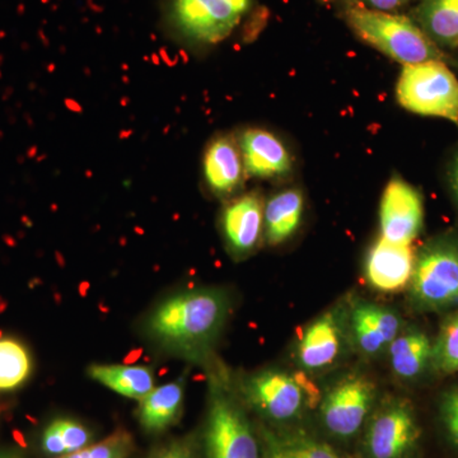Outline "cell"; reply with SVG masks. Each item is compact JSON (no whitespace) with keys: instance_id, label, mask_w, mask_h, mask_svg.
<instances>
[{"instance_id":"obj_26","label":"cell","mask_w":458,"mask_h":458,"mask_svg":"<svg viewBox=\"0 0 458 458\" xmlns=\"http://www.w3.org/2000/svg\"><path fill=\"white\" fill-rule=\"evenodd\" d=\"M50 424L64 447L65 456L89 447L90 442H92V434L83 424L72 420V419H56Z\"/></svg>"},{"instance_id":"obj_18","label":"cell","mask_w":458,"mask_h":458,"mask_svg":"<svg viewBox=\"0 0 458 458\" xmlns=\"http://www.w3.org/2000/svg\"><path fill=\"white\" fill-rule=\"evenodd\" d=\"M304 198L298 189H286L265 204L264 236L270 246H278L293 236L302 223Z\"/></svg>"},{"instance_id":"obj_23","label":"cell","mask_w":458,"mask_h":458,"mask_svg":"<svg viewBox=\"0 0 458 458\" xmlns=\"http://www.w3.org/2000/svg\"><path fill=\"white\" fill-rule=\"evenodd\" d=\"M31 360L25 346L16 340H0V390H12L26 381Z\"/></svg>"},{"instance_id":"obj_13","label":"cell","mask_w":458,"mask_h":458,"mask_svg":"<svg viewBox=\"0 0 458 458\" xmlns=\"http://www.w3.org/2000/svg\"><path fill=\"white\" fill-rule=\"evenodd\" d=\"M246 174L256 179H282L293 170V158L285 144L269 131L250 128L237 138Z\"/></svg>"},{"instance_id":"obj_10","label":"cell","mask_w":458,"mask_h":458,"mask_svg":"<svg viewBox=\"0 0 458 458\" xmlns=\"http://www.w3.org/2000/svg\"><path fill=\"white\" fill-rule=\"evenodd\" d=\"M423 223L424 204L420 192L403 177L394 176L386 186L379 207L381 237L390 242L411 245L420 233Z\"/></svg>"},{"instance_id":"obj_9","label":"cell","mask_w":458,"mask_h":458,"mask_svg":"<svg viewBox=\"0 0 458 458\" xmlns=\"http://www.w3.org/2000/svg\"><path fill=\"white\" fill-rule=\"evenodd\" d=\"M376 403V385L366 376H349L322 396L319 420L328 436L351 441L360 436Z\"/></svg>"},{"instance_id":"obj_8","label":"cell","mask_w":458,"mask_h":458,"mask_svg":"<svg viewBox=\"0 0 458 458\" xmlns=\"http://www.w3.org/2000/svg\"><path fill=\"white\" fill-rule=\"evenodd\" d=\"M251 0H167V21L177 35L213 45L231 35Z\"/></svg>"},{"instance_id":"obj_14","label":"cell","mask_w":458,"mask_h":458,"mask_svg":"<svg viewBox=\"0 0 458 458\" xmlns=\"http://www.w3.org/2000/svg\"><path fill=\"white\" fill-rule=\"evenodd\" d=\"M203 176L208 188L216 197H228L242 188L245 165L233 135H218L205 148Z\"/></svg>"},{"instance_id":"obj_15","label":"cell","mask_w":458,"mask_h":458,"mask_svg":"<svg viewBox=\"0 0 458 458\" xmlns=\"http://www.w3.org/2000/svg\"><path fill=\"white\" fill-rule=\"evenodd\" d=\"M343 348V322L339 312L328 311L307 327L297 346L301 369L316 372L333 366Z\"/></svg>"},{"instance_id":"obj_4","label":"cell","mask_w":458,"mask_h":458,"mask_svg":"<svg viewBox=\"0 0 458 458\" xmlns=\"http://www.w3.org/2000/svg\"><path fill=\"white\" fill-rule=\"evenodd\" d=\"M203 452L205 458H262L259 429L247 417L243 401L222 375L213 376L210 382Z\"/></svg>"},{"instance_id":"obj_29","label":"cell","mask_w":458,"mask_h":458,"mask_svg":"<svg viewBox=\"0 0 458 458\" xmlns=\"http://www.w3.org/2000/svg\"><path fill=\"white\" fill-rule=\"evenodd\" d=\"M450 183L452 192H454V197L456 199V203L458 205V152L454 155V159H452L451 162Z\"/></svg>"},{"instance_id":"obj_24","label":"cell","mask_w":458,"mask_h":458,"mask_svg":"<svg viewBox=\"0 0 458 458\" xmlns=\"http://www.w3.org/2000/svg\"><path fill=\"white\" fill-rule=\"evenodd\" d=\"M432 366L445 375L458 372V311L443 324L433 343Z\"/></svg>"},{"instance_id":"obj_7","label":"cell","mask_w":458,"mask_h":458,"mask_svg":"<svg viewBox=\"0 0 458 458\" xmlns=\"http://www.w3.org/2000/svg\"><path fill=\"white\" fill-rule=\"evenodd\" d=\"M396 96L410 113L441 117L458 125V80L442 60L403 65Z\"/></svg>"},{"instance_id":"obj_3","label":"cell","mask_w":458,"mask_h":458,"mask_svg":"<svg viewBox=\"0 0 458 458\" xmlns=\"http://www.w3.org/2000/svg\"><path fill=\"white\" fill-rule=\"evenodd\" d=\"M345 21L358 38L403 65L443 59L439 47L409 17L354 5L346 9Z\"/></svg>"},{"instance_id":"obj_31","label":"cell","mask_w":458,"mask_h":458,"mask_svg":"<svg viewBox=\"0 0 458 458\" xmlns=\"http://www.w3.org/2000/svg\"><path fill=\"white\" fill-rule=\"evenodd\" d=\"M57 458H89V447L84 448L82 451L74 452V454H66V456L57 457ZM117 458H128V457H117Z\"/></svg>"},{"instance_id":"obj_11","label":"cell","mask_w":458,"mask_h":458,"mask_svg":"<svg viewBox=\"0 0 458 458\" xmlns=\"http://www.w3.org/2000/svg\"><path fill=\"white\" fill-rule=\"evenodd\" d=\"M265 203L259 191L247 192L232 200L222 214L225 243L234 256L255 251L264 236Z\"/></svg>"},{"instance_id":"obj_22","label":"cell","mask_w":458,"mask_h":458,"mask_svg":"<svg viewBox=\"0 0 458 458\" xmlns=\"http://www.w3.org/2000/svg\"><path fill=\"white\" fill-rule=\"evenodd\" d=\"M89 376L99 384L106 386L129 399L143 400L155 388L152 369L144 366H92Z\"/></svg>"},{"instance_id":"obj_28","label":"cell","mask_w":458,"mask_h":458,"mask_svg":"<svg viewBox=\"0 0 458 458\" xmlns=\"http://www.w3.org/2000/svg\"><path fill=\"white\" fill-rule=\"evenodd\" d=\"M364 7L381 12H394L403 7L410 0H360Z\"/></svg>"},{"instance_id":"obj_1","label":"cell","mask_w":458,"mask_h":458,"mask_svg":"<svg viewBox=\"0 0 458 458\" xmlns=\"http://www.w3.org/2000/svg\"><path fill=\"white\" fill-rule=\"evenodd\" d=\"M229 311L221 289L201 288L168 298L150 316L149 335L192 360H203L221 334Z\"/></svg>"},{"instance_id":"obj_6","label":"cell","mask_w":458,"mask_h":458,"mask_svg":"<svg viewBox=\"0 0 458 458\" xmlns=\"http://www.w3.org/2000/svg\"><path fill=\"white\" fill-rule=\"evenodd\" d=\"M423 428L408 400L390 397L373 410L363 432V458H419Z\"/></svg>"},{"instance_id":"obj_12","label":"cell","mask_w":458,"mask_h":458,"mask_svg":"<svg viewBox=\"0 0 458 458\" xmlns=\"http://www.w3.org/2000/svg\"><path fill=\"white\" fill-rule=\"evenodd\" d=\"M414 264L411 245H401L379 237L367 255L364 276L377 291L393 293L410 284Z\"/></svg>"},{"instance_id":"obj_30","label":"cell","mask_w":458,"mask_h":458,"mask_svg":"<svg viewBox=\"0 0 458 458\" xmlns=\"http://www.w3.org/2000/svg\"><path fill=\"white\" fill-rule=\"evenodd\" d=\"M0 458H26L22 450L18 447L0 448Z\"/></svg>"},{"instance_id":"obj_2","label":"cell","mask_w":458,"mask_h":458,"mask_svg":"<svg viewBox=\"0 0 458 458\" xmlns=\"http://www.w3.org/2000/svg\"><path fill=\"white\" fill-rule=\"evenodd\" d=\"M243 403L271 427L297 423L318 409L321 393L303 372L267 369L247 377L241 385Z\"/></svg>"},{"instance_id":"obj_25","label":"cell","mask_w":458,"mask_h":458,"mask_svg":"<svg viewBox=\"0 0 458 458\" xmlns=\"http://www.w3.org/2000/svg\"><path fill=\"white\" fill-rule=\"evenodd\" d=\"M437 428L445 447L458 456V387L445 391L439 397Z\"/></svg>"},{"instance_id":"obj_5","label":"cell","mask_w":458,"mask_h":458,"mask_svg":"<svg viewBox=\"0 0 458 458\" xmlns=\"http://www.w3.org/2000/svg\"><path fill=\"white\" fill-rule=\"evenodd\" d=\"M412 303L421 311L442 312L458 307V238L429 241L415 255L410 280Z\"/></svg>"},{"instance_id":"obj_19","label":"cell","mask_w":458,"mask_h":458,"mask_svg":"<svg viewBox=\"0 0 458 458\" xmlns=\"http://www.w3.org/2000/svg\"><path fill=\"white\" fill-rule=\"evenodd\" d=\"M185 396V378L153 388L140 401V426L148 433L165 432L179 420Z\"/></svg>"},{"instance_id":"obj_21","label":"cell","mask_w":458,"mask_h":458,"mask_svg":"<svg viewBox=\"0 0 458 458\" xmlns=\"http://www.w3.org/2000/svg\"><path fill=\"white\" fill-rule=\"evenodd\" d=\"M415 14L437 47H458V0H421Z\"/></svg>"},{"instance_id":"obj_16","label":"cell","mask_w":458,"mask_h":458,"mask_svg":"<svg viewBox=\"0 0 458 458\" xmlns=\"http://www.w3.org/2000/svg\"><path fill=\"white\" fill-rule=\"evenodd\" d=\"M351 330L358 351L366 357H375L399 336L401 318L386 307L358 302L352 310Z\"/></svg>"},{"instance_id":"obj_27","label":"cell","mask_w":458,"mask_h":458,"mask_svg":"<svg viewBox=\"0 0 458 458\" xmlns=\"http://www.w3.org/2000/svg\"><path fill=\"white\" fill-rule=\"evenodd\" d=\"M152 458H197L194 447L186 439H177L165 445Z\"/></svg>"},{"instance_id":"obj_20","label":"cell","mask_w":458,"mask_h":458,"mask_svg":"<svg viewBox=\"0 0 458 458\" xmlns=\"http://www.w3.org/2000/svg\"><path fill=\"white\" fill-rule=\"evenodd\" d=\"M433 343L427 334L410 330L399 336L388 346L391 369L405 381L418 378L432 364Z\"/></svg>"},{"instance_id":"obj_17","label":"cell","mask_w":458,"mask_h":458,"mask_svg":"<svg viewBox=\"0 0 458 458\" xmlns=\"http://www.w3.org/2000/svg\"><path fill=\"white\" fill-rule=\"evenodd\" d=\"M262 458H349L333 445L301 430L259 427Z\"/></svg>"},{"instance_id":"obj_32","label":"cell","mask_w":458,"mask_h":458,"mask_svg":"<svg viewBox=\"0 0 458 458\" xmlns=\"http://www.w3.org/2000/svg\"><path fill=\"white\" fill-rule=\"evenodd\" d=\"M321 2H324V3H330V2H335V0H321Z\"/></svg>"}]
</instances>
